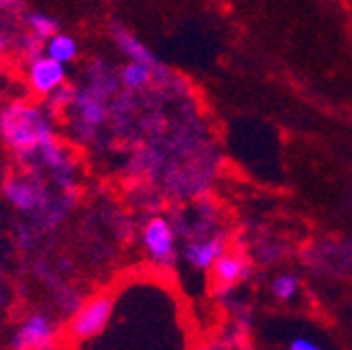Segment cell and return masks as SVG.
Segmentation results:
<instances>
[{
	"label": "cell",
	"mask_w": 352,
	"mask_h": 350,
	"mask_svg": "<svg viewBox=\"0 0 352 350\" xmlns=\"http://www.w3.org/2000/svg\"><path fill=\"white\" fill-rule=\"evenodd\" d=\"M116 315V298L109 292H99L91 298H86L74 311L67 333L74 342H93L103 336Z\"/></svg>",
	"instance_id": "2"
},
{
	"label": "cell",
	"mask_w": 352,
	"mask_h": 350,
	"mask_svg": "<svg viewBox=\"0 0 352 350\" xmlns=\"http://www.w3.org/2000/svg\"><path fill=\"white\" fill-rule=\"evenodd\" d=\"M287 350H325L321 344H317V342H313V340H308V338H294L292 342H289V348Z\"/></svg>",
	"instance_id": "15"
},
{
	"label": "cell",
	"mask_w": 352,
	"mask_h": 350,
	"mask_svg": "<svg viewBox=\"0 0 352 350\" xmlns=\"http://www.w3.org/2000/svg\"><path fill=\"white\" fill-rule=\"evenodd\" d=\"M42 53L51 59H55V61H59V63H63V65H69L72 61L78 59L80 47H78V40L72 34L57 32L42 42Z\"/></svg>",
	"instance_id": "10"
},
{
	"label": "cell",
	"mask_w": 352,
	"mask_h": 350,
	"mask_svg": "<svg viewBox=\"0 0 352 350\" xmlns=\"http://www.w3.org/2000/svg\"><path fill=\"white\" fill-rule=\"evenodd\" d=\"M25 23H28V28H30L32 36H34L36 40H40V42H44L47 38H51L53 34H57V32H59V23H57V19H55V17H51V15H47V13H40V11L30 13V15H28V19H25Z\"/></svg>",
	"instance_id": "13"
},
{
	"label": "cell",
	"mask_w": 352,
	"mask_h": 350,
	"mask_svg": "<svg viewBox=\"0 0 352 350\" xmlns=\"http://www.w3.org/2000/svg\"><path fill=\"white\" fill-rule=\"evenodd\" d=\"M0 137L15 155L34 157L55 143V130L42 107L19 101L7 105L0 113Z\"/></svg>",
	"instance_id": "1"
},
{
	"label": "cell",
	"mask_w": 352,
	"mask_h": 350,
	"mask_svg": "<svg viewBox=\"0 0 352 350\" xmlns=\"http://www.w3.org/2000/svg\"><path fill=\"white\" fill-rule=\"evenodd\" d=\"M176 233L172 221L166 216H151L141 229V245L145 250V256L157 269H170L174 267L179 258V243H176Z\"/></svg>",
	"instance_id": "3"
},
{
	"label": "cell",
	"mask_w": 352,
	"mask_h": 350,
	"mask_svg": "<svg viewBox=\"0 0 352 350\" xmlns=\"http://www.w3.org/2000/svg\"><path fill=\"white\" fill-rule=\"evenodd\" d=\"M5 197L17 210L32 212V210H36L42 204L44 191L38 185H34V181H30V179H11L5 185Z\"/></svg>",
	"instance_id": "9"
},
{
	"label": "cell",
	"mask_w": 352,
	"mask_h": 350,
	"mask_svg": "<svg viewBox=\"0 0 352 350\" xmlns=\"http://www.w3.org/2000/svg\"><path fill=\"white\" fill-rule=\"evenodd\" d=\"M111 36H113L116 47L120 49V53H122L128 61L147 63V65L155 67L157 76L162 74V65H160L157 57L151 53V49L145 45L143 40H139L135 34L128 32V30H126V28H122V25H113V28H111Z\"/></svg>",
	"instance_id": "8"
},
{
	"label": "cell",
	"mask_w": 352,
	"mask_h": 350,
	"mask_svg": "<svg viewBox=\"0 0 352 350\" xmlns=\"http://www.w3.org/2000/svg\"><path fill=\"white\" fill-rule=\"evenodd\" d=\"M208 273H210L214 289L225 294V292L235 289L239 283H243L250 277V260L241 252L227 250L214 262Z\"/></svg>",
	"instance_id": "7"
},
{
	"label": "cell",
	"mask_w": 352,
	"mask_h": 350,
	"mask_svg": "<svg viewBox=\"0 0 352 350\" xmlns=\"http://www.w3.org/2000/svg\"><path fill=\"white\" fill-rule=\"evenodd\" d=\"M271 294L279 302H289L300 294V279L294 273H279L271 281Z\"/></svg>",
	"instance_id": "14"
},
{
	"label": "cell",
	"mask_w": 352,
	"mask_h": 350,
	"mask_svg": "<svg viewBox=\"0 0 352 350\" xmlns=\"http://www.w3.org/2000/svg\"><path fill=\"white\" fill-rule=\"evenodd\" d=\"M229 250V239L225 233L195 235L183 248L185 262L195 271H210L214 262Z\"/></svg>",
	"instance_id": "6"
},
{
	"label": "cell",
	"mask_w": 352,
	"mask_h": 350,
	"mask_svg": "<svg viewBox=\"0 0 352 350\" xmlns=\"http://www.w3.org/2000/svg\"><path fill=\"white\" fill-rule=\"evenodd\" d=\"M74 103H76L78 118H80V122L84 126L97 128V126H101L107 120V107H105L103 99L97 97V95H93V93L76 95L74 97Z\"/></svg>",
	"instance_id": "11"
},
{
	"label": "cell",
	"mask_w": 352,
	"mask_h": 350,
	"mask_svg": "<svg viewBox=\"0 0 352 350\" xmlns=\"http://www.w3.org/2000/svg\"><path fill=\"white\" fill-rule=\"evenodd\" d=\"M61 331L57 323L42 313L28 315L11 338V350H57Z\"/></svg>",
	"instance_id": "4"
},
{
	"label": "cell",
	"mask_w": 352,
	"mask_h": 350,
	"mask_svg": "<svg viewBox=\"0 0 352 350\" xmlns=\"http://www.w3.org/2000/svg\"><path fill=\"white\" fill-rule=\"evenodd\" d=\"M28 86L36 97H53L61 91L67 80V65L47 57V55H34L25 69Z\"/></svg>",
	"instance_id": "5"
},
{
	"label": "cell",
	"mask_w": 352,
	"mask_h": 350,
	"mask_svg": "<svg viewBox=\"0 0 352 350\" xmlns=\"http://www.w3.org/2000/svg\"><path fill=\"white\" fill-rule=\"evenodd\" d=\"M155 76H157L155 67L139 61H128L120 72V82L128 91H143L155 80Z\"/></svg>",
	"instance_id": "12"
}]
</instances>
